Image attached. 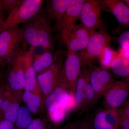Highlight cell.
I'll use <instances>...</instances> for the list:
<instances>
[{
    "mask_svg": "<svg viewBox=\"0 0 129 129\" xmlns=\"http://www.w3.org/2000/svg\"><path fill=\"white\" fill-rule=\"evenodd\" d=\"M9 88L5 80L0 83V111L3 102L6 99Z\"/></svg>",
    "mask_w": 129,
    "mask_h": 129,
    "instance_id": "f546056e",
    "label": "cell"
},
{
    "mask_svg": "<svg viewBox=\"0 0 129 129\" xmlns=\"http://www.w3.org/2000/svg\"><path fill=\"white\" fill-rule=\"evenodd\" d=\"M105 109L106 119L108 123L114 129H119L118 108Z\"/></svg>",
    "mask_w": 129,
    "mask_h": 129,
    "instance_id": "4316f807",
    "label": "cell"
},
{
    "mask_svg": "<svg viewBox=\"0 0 129 129\" xmlns=\"http://www.w3.org/2000/svg\"><path fill=\"white\" fill-rule=\"evenodd\" d=\"M43 3L42 0H22L3 21L0 32L27 22L41 10Z\"/></svg>",
    "mask_w": 129,
    "mask_h": 129,
    "instance_id": "3957f363",
    "label": "cell"
},
{
    "mask_svg": "<svg viewBox=\"0 0 129 129\" xmlns=\"http://www.w3.org/2000/svg\"><path fill=\"white\" fill-rule=\"evenodd\" d=\"M14 123L0 117V129H14Z\"/></svg>",
    "mask_w": 129,
    "mask_h": 129,
    "instance_id": "d6a6232c",
    "label": "cell"
},
{
    "mask_svg": "<svg viewBox=\"0 0 129 129\" xmlns=\"http://www.w3.org/2000/svg\"><path fill=\"white\" fill-rule=\"evenodd\" d=\"M22 0H0V9L11 12L18 6Z\"/></svg>",
    "mask_w": 129,
    "mask_h": 129,
    "instance_id": "83f0119b",
    "label": "cell"
},
{
    "mask_svg": "<svg viewBox=\"0 0 129 129\" xmlns=\"http://www.w3.org/2000/svg\"><path fill=\"white\" fill-rule=\"evenodd\" d=\"M79 129H94L93 126V115H87L81 121Z\"/></svg>",
    "mask_w": 129,
    "mask_h": 129,
    "instance_id": "4dcf8cb0",
    "label": "cell"
},
{
    "mask_svg": "<svg viewBox=\"0 0 129 129\" xmlns=\"http://www.w3.org/2000/svg\"><path fill=\"white\" fill-rule=\"evenodd\" d=\"M84 2V0H72L61 18L52 27V30L60 33L64 28L76 23Z\"/></svg>",
    "mask_w": 129,
    "mask_h": 129,
    "instance_id": "5bb4252c",
    "label": "cell"
},
{
    "mask_svg": "<svg viewBox=\"0 0 129 129\" xmlns=\"http://www.w3.org/2000/svg\"><path fill=\"white\" fill-rule=\"evenodd\" d=\"M129 30L124 32L118 40L121 48L124 49H129Z\"/></svg>",
    "mask_w": 129,
    "mask_h": 129,
    "instance_id": "1f68e13d",
    "label": "cell"
},
{
    "mask_svg": "<svg viewBox=\"0 0 129 129\" xmlns=\"http://www.w3.org/2000/svg\"><path fill=\"white\" fill-rule=\"evenodd\" d=\"M5 80L4 79V76L3 73H2L1 72H0V83L2 82L3 81Z\"/></svg>",
    "mask_w": 129,
    "mask_h": 129,
    "instance_id": "8d00e7d4",
    "label": "cell"
},
{
    "mask_svg": "<svg viewBox=\"0 0 129 129\" xmlns=\"http://www.w3.org/2000/svg\"><path fill=\"white\" fill-rule=\"evenodd\" d=\"M90 84L89 79L86 82L85 89V103L83 112L88 113L98 102Z\"/></svg>",
    "mask_w": 129,
    "mask_h": 129,
    "instance_id": "cb8c5ba5",
    "label": "cell"
},
{
    "mask_svg": "<svg viewBox=\"0 0 129 129\" xmlns=\"http://www.w3.org/2000/svg\"><path fill=\"white\" fill-rule=\"evenodd\" d=\"M23 34L18 26L0 32V65L7 66L8 62L21 49Z\"/></svg>",
    "mask_w": 129,
    "mask_h": 129,
    "instance_id": "277c9868",
    "label": "cell"
},
{
    "mask_svg": "<svg viewBox=\"0 0 129 129\" xmlns=\"http://www.w3.org/2000/svg\"><path fill=\"white\" fill-rule=\"evenodd\" d=\"M80 123V120L77 119L68 123L61 129H79Z\"/></svg>",
    "mask_w": 129,
    "mask_h": 129,
    "instance_id": "836d02e7",
    "label": "cell"
},
{
    "mask_svg": "<svg viewBox=\"0 0 129 129\" xmlns=\"http://www.w3.org/2000/svg\"><path fill=\"white\" fill-rule=\"evenodd\" d=\"M129 92V78L115 81L103 95V107L106 109L118 108L127 100Z\"/></svg>",
    "mask_w": 129,
    "mask_h": 129,
    "instance_id": "30bf717a",
    "label": "cell"
},
{
    "mask_svg": "<svg viewBox=\"0 0 129 129\" xmlns=\"http://www.w3.org/2000/svg\"><path fill=\"white\" fill-rule=\"evenodd\" d=\"M81 68L77 52L68 51L58 78L57 86L63 88L70 95L74 96L76 81Z\"/></svg>",
    "mask_w": 129,
    "mask_h": 129,
    "instance_id": "5b68a950",
    "label": "cell"
},
{
    "mask_svg": "<svg viewBox=\"0 0 129 129\" xmlns=\"http://www.w3.org/2000/svg\"><path fill=\"white\" fill-rule=\"evenodd\" d=\"M110 67L113 73L116 75L120 77L128 78V58L124 57H117L111 63Z\"/></svg>",
    "mask_w": 129,
    "mask_h": 129,
    "instance_id": "44dd1931",
    "label": "cell"
},
{
    "mask_svg": "<svg viewBox=\"0 0 129 129\" xmlns=\"http://www.w3.org/2000/svg\"><path fill=\"white\" fill-rule=\"evenodd\" d=\"M33 118L26 107H20L15 123L14 129H27Z\"/></svg>",
    "mask_w": 129,
    "mask_h": 129,
    "instance_id": "7402d4cb",
    "label": "cell"
},
{
    "mask_svg": "<svg viewBox=\"0 0 129 129\" xmlns=\"http://www.w3.org/2000/svg\"><path fill=\"white\" fill-rule=\"evenodd\" d=\"M1 11V10L0 9V27H1V25L2 24L3 21H4V20H3V17Z\"/></svg>",
    "mask_w": 129,
    "mask_h": 129,
    "instance_id": "d590c367",
    "label": "cell"
},
{
    "mask_svg": "<svg viewBox=\"0 0 129 129\" xmlns=\"http://www.w3.org/2000/svg\"><path fill=\"white\" fill-rule=\"evenodd\" d=\"M118 56V52L112 50L110 47H107L103 49L98 59L104 67H110L111 63Z\"/></svg>",
    "mask_w": 129,
    "mask_h": 129,
    "instance_id": "d4e9b609",
    "label": "cell"
},
{
    "mask_svg": "<svg viewBox=\"0 0 129 129\" xmlns=\"http://www.w3.org/2000/svg\"><path fill=\"white\" fill-rule=\"evenodd\" d=\"M103 1L119 23L123 25H128L129 8L124 3L118 0H105Z\"/></svg>",
    "mask_w": 129,
    "mask_h": 129,
    "instance_id": "ac0fdd59",
    "label": "cell"
},
{
    "mask_svg": "<svg viewBox=\"0 0 129 129\" xmlns=\"http://www.w3.org/2000/svg\"><path fill=\"white\" fill-rule=\"evenodd\" d=\"M90 78V71L88 67H83L80 70L76 81L74 92L76 109L78 112H83L85 103V89L86 82Z\"/></svg>",
    "mask_w": 129,
    "mask_h": 129,
    "instance_id": "2e32d148",
    "label": "cell"
},
{
    "mask_svg": "<svg viewBox=\"0 0 129 129\" xmlns=\"http://www.w3.org/2000/svg\"><path fill=\"white\" fill-rule=\"evenodd\" d=\"M73 97L64 89L57 86L45 99L44 108L48 113L62 105H72Z\"/></svg>",
    "mask_w": 129,
    "mask_h": 129,
    "instance_id": "9a60e30c",
    "label": "cell"
},
{
    "mask_svg": "<svg viewBox=\"0 0 129 129\" xmlns=\"http://www.w3.org/2000/svg\"><path fill=\"white\" fill-rule=\"evenodd\" d=\"M23 91L9 89L0 111V117L11 121L14 124L22 101Z\"/></svg>",
    "mask_w": 129,
    "mask_h": 129,
    "instance_id": "7c38bea8",
    "label": "cell"
},
{
    "mask_svg": "<svg viewBox=\"0 0 129 129\" xmlns=\"http://www.w3.org/2000/svg\"><path fill=\"white\" fill-rule=\"evenodd\" d=\"M22 99L26 108L31 114H37L44 108V101L39 86L33 92L24 90Z\"/></svg>",
    "mask_w": 129,
    "mask_h": 129,
    "instance_id": "e0dca14e",
    "label": "cell"
},
{
    "mask_svg": "<svg viewBox=\"0 0 129 129\" xmlns=\"http://www.w3.org/2000/svg\"><path fill=\"white\" fill-rule=\"evenodd\" d=\"M91 33L81 24L76 23L64 28L60 32L68 51L74 52H80L85 48Z\"/></svg>",
    "mask_w": 129,
    "mask_h": 129,
    "instance_id": "8992f818",
    "label": "cell"
},
{
    "mask_svg": "<svg viewBox=\"0 0 129 129\" xmlns=\"http://www.w3.org/2000/svg\"><path fill=\"white\" fill-rule=\"evenodd\" d=\"M50 52L45 51L33 56V68L36 74H40L48 69L55 61Z\"/></svg>",
    "mask_w": 129,
    "mask_h": 129,
    "instance_id": "ffe728a7",
    "label": "cell"
},
{
    "mask_svg": "<svg viewBox=\"0 0 129 129\" xmlns=\"http://www.w3.org/2000/svg\"><path fill=\"white\" fill-rule=\"evenodd\" d=\"M27 44L23 42L22 46L8 62L7 73V83L10 90L23 91L25 86L22 57Z\"/></svg>",
    "mask_w": 129,
    "mask_h": 129,
    "instance_id": "ba28073f",
    "label": "cell"
},
{
    "mask_svg": "<svg viewBox=\"0 0 129 129\" xmlns=\"http://www.w3.org/2000/svg\"><path fill=\"white\" fill-rule=\"evenodd\" d=\"M118 113L119 129H129V118L120 108H118Z\"/></svg>",
    "mask_w": 129,
    "mask_h": 129,
    "instance_id": "f1b7e54d",
    "label": "cell"
},
{
    "mask_svg": "<svg viewBox=\"0 0 129 129\" xmlns=\"http://www.w3.org/2000/svg\"><path fill=\"white\" fill-rule=\"evenodd\" d=\"M106 110L98 109L93 115V126L94 129H114L108 123L106 118Z\"/></svg>",
    "mask_w": 129,
    "mask_h": 129,
    "instance_id": "603a6c76",
    "label": "cell"
},
{
    "mask_svg": "<svg viewBox=\"0 0 129 129\" xmlns=\"http://www.w3.org/2000/svg\"><path fill=\"white\" fill-rule=\"evenodd\" d=\"M104 2L97 0H84L79 20L81 24L90 32L102 27L101 12Z\"/></svg>",
    "mask_w": 129,
    "mask_h": 129,
    "instance_id": "52a82bcc",
    "label": "cell"
},
{
    "mask_svg": "<svg viewBox=\"0 0 129 129\" xmlns=\"http://www.w3.org/2000/svg\"><path fill=\"white\" fill-rule=\"evenodd\" d=\"M63 57H61L48 69L39 74L37 76L39 85L43 100L57 86L58 78L63 63Z\"/></svg>",
    "mask_w": 129,
    "mask_h": 129,
    "instance_id": "9c48e42d",
    "label": "cell"
},
{
    "mask_svg": "<svg viewBox=\"0 0 129 129\" xmlns=\"http://www.w3.org/2000/svg\"><path fill=\"white\" fill-rule=\"evenodd\" d=\"M72 0H51L47 1L46 12L50 21L57 22L66 11Z\"/></svg>",
    "mask_w": 129,
    "mask_h": 129,
    "instance_id": "d6986e66",
    "label": "cell"
},
{
    "mask_svg": "<svg viewBox=\"0 0 129 129\" xmlns=\"http://www.w3.org/2000/svg\"><path fill=\"white\" fill-rule=\"evenodd\" d=\"M111 38L104 28L101 27L98 31L92 32L85 48L77 52L81 67L86 68L92 64L98 59L105 47L110 46Z\"/></svg>",
    "mask_w": 129,
    "mask_h": 129,
    "instance_id": "7a4b0ae2",
    "label": "cell"
},
{
    "mask_svg": "<svg viewBox=\"0 0 129 129\" xmlns=\"http://www.w3.org/2000/svg\"><path fill=\"white\" fill-rule=\"evenodd\" d=\"M27 129H53L49 120L44 118H36L32 120Z\"/></svg>",
    "mask_w": 129,
    "mask_h": 129,
    "instance_id": "484cf974",
    "label": "cell"
},
{
    "mask_svg": "<svg viewBox=\"0 0 129 129\" xmlns=\"http://www.w3.org/2000/svg\"><path fill=\"white\" fill-rule=\"evenodd\" d=\"M124 1V2H125V5H127V6H128V7H129V1H126V0H125V1Z\"/></svg>",
    "mask_w": 129,
    "mask_h": 129,
    "instance_id": "74e56055",
    "label": "cell"
},
{
    "mask_svg": "<svg viewBox=\"0 0 129 129\" xmlns=\"http://www.w3.org/2000/svg\"><path fill=\"white\" fill-rule=\"evenodd\" d=\"M36 47L30 46L28 50L24 51L22 57L25 86L24 90L33 92L38 87L36 73L33 68V56Z\"/></svg>",
    "mask_w": 129,
    "mask_h": 129,
    "instance_id": "4fadbf2b",
    "label": "cell"
},
{
    "mask_svg": "<svg viewBox=\"0 0 129 129\" xmlns=\"http://www.w3.org/2000/svg\"><path fill=\"white\" fill-rule=\"evenodd\" d=\"M90 71V84L97 99L103 96L115 80L109 71L105 68H100L92 64L88 67Z\"/></svg>",
    "mask_w": 129,
    "mask_h": 129,
    "instance_id": "8fae6325",
    "label": "cell"
},
{
    "mask_svg": "<svg viewBox=\"0 0 129 129\" xmlns=\"http://www.w3.org/2000/svg\"><path fill=\"white\" fill-rule=\"evenodd\" d=\"M121 110L124 113L127 117L129 118V101L126 100L125 102L122 104L121 107Z\"/></svg>",
    "mask_w": 129,
    "mask_h": 129,
    "instance_id": "e575fe53",
    "label": "cell"
},
{
    "mask_svg": "<svg viewBox=\"0 0 129 129\" xmlns=\"http://www.w3.org/2000/svg\"><path fill=\"white\" fill-rule=\"evenodd\" d=\"M22 29L26 44L36 47L42 46L45 50H54L52 41V29L46 13L41 11L24 23Z\"/></svg>",
    "mask_w": 129,
    "mask_h": 129,
    "instance_id": "6da1fadb",
    "label": "cell"
}]
</instances>
